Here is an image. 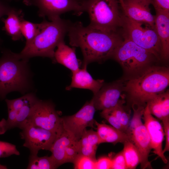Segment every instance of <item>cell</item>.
<instances>
[{
  "instance_id": "13",
  "label": "cell",
  "mask_w": 169,
  "mask_h": 169,
  "mask_svg": "<svg viewBox=\"0 0 169 169\" xmlns=\"http://www.w3.org/2000/svg\"><path fill=\"white\" fill-rule=\"evenodd\" d=\"M123 80H119L103 85L91 100L96 110H103L125 103Z\"/></svg>"
},
{
  "instance_id": "8",
  "label": "cell",
  "mask_w": 169,
  "mask_h": 169,
  "mask_svg": "<svg viewBox=\"0 0 169 169\" xmlns=\"http://www.w3.org/2000/svg\"><path fill=\"white\" fill-rule=\"evenodd\" d=\"M132 107L133 110V116L126 133L139 152L141 168L152 169L148 160L149 154L152 150L150 138L146 127L141 121L146 106L133 105Z\"/></svg>"
},
{
  "instance_id": "32",
  "label": "cell",
  "mask_w": 169,
  "mask_h": 169,
  "mask_svg": "<svg viewBox=\"0 0 169 169\" xmlns=\"http://www.w3.org/2000/svg\"><path fill=\"white\" fill-rule=\"evenodd\" d=\"M111 169H126V165L123 151L112 158Z\"/></svg>"
},
{
  "instance_id": "15",
  "label": "cell",
  "mask_w": 169,
  "mask_h": 169,
  "mask_svg": "<svg viewBox=\"0 0 169 169\" xmlns=\"http://www.w3.org/2000/svg\"><path fill=\"white\" fill-rule=\"evenodd\" d=\"M124 14L130 19L155 29V16L149 6L129 0H118Z\"/></svg>"
},
{
  "instance_id": "21",
  "label": "cell",
  "mask_w": 169,
  "mask_h": 169,
  "mask_svg": "<svg viewBox=\"0 0 169 169\" xmlns=\"http://www.w3.org/2000/svg\"><path fill=\"white\" fill-rule=\"evenodd\" d=\"M23 14L21 10L13 8L7 15V18L2 19L4 23L2 30L10 36L13 41L23 38L21 31V23L23 19Z\"/></svg>"
},
{
  "instance_id": "29",
  "label": "cell",
  "mask_w": 169,
  "mask_h": 169,
  "mask_svg": "<svg viewBox=\"0 0 169 169\" xmlns=\"http://www.w3.org/2000/svg\"><path fill=\"white\" fill-rule=\"evenodd\" d=\"M101 116L105 119L112 126L126 133V131L114 114L112 108L102 110L100 113Z\"/></svg>"
},
{
  "instance_id": "37",
  "label": "cell",
  "mask_w": 169,
  "mask_h": 169,
  "mask_svg": "<svg viewBox=\"0 0 169 169\" xmlns=\"http://www.w3.org/2000/svg\"><path fill=\"white\" fill-rule=\"evenodd\" d=\"M139 3L147 6H149L151 4H152V0H129Z\"/></svg>"
},
{
  "instance_id": "3",
  "label": "cell",
  "mask_w": 169,
  "mask_h": 169,
  "mask_svg": "<svg viewBox=\"0 0 169 169\" xmlns=\"http://www.w3.org/2000/svg\"><path fill=\"white\" fill-rule=\"evenodd\" d=\"M2 53L0 58V99H4L13 91L23 95L32 92L33 74L29 59H20L8 49H3Z\"/></svg>"
},
{
  "instance_id": "23",
  "label": "cell",
  "mask_w": 169,
  "mask_h": 169,
  "mask_svg": "<svg viewBox=\"0 0 169 169\" xmlns=\"http://www.w3.org/2000/svg\"><path fill=\"white\" fill-rule=\"evenodd\" d=\"M73 140H74L63 128L57 134L50 151L52 153L51 156L58 167L65 163V150L68 146Z\"/></svg>"
},
{
  "instance_id": "16",
  "label": "cell",
  "mask_w": 169,
  "mask_h": 169,
  "mask_svg": "<svg viewBox=\"0 0 169 169\" xmlns=\"http://www.w3.org/2000/svg\"><path fill=\"white\" fill-rule=\"evenodd\" d=\"M155 29L161 47V59L167 61L169 58V11L155 8Z\"/></svg>"
},
{
  "instance_id": "10",
  "label": "cell",
  "mask_w": 169,
  "mask_h": 169,
  "mask_svg": "<svg viewBox=\"0 0 169 169\" xmlns=\"http://www.w3.org/2000/svg\"><path fill=\"white\" fill-rule=\"evenodd\" d=\"M27 124L39 127L57 133L63 129L62 118L49 101L39 100L28 119Z\"/></svg>"
},
{
  "instance_id": "12",
  "label": "cell",
  "mask_w": 169,
  "mask_h": 169,
  "mask_svg": "<svg viewBox=\"0 0 169 169\" xmlns=\"http://www.w3.org/2000/svg\"><path fill=\"white\" fill-rule=\"evenodd\" d=\"M21 129V138L24 140L23 146L29 149L32 155H38L41 150L50 151L57 136L54 132L29 124Z\"/></svg>"
},
{
  "instance_id": "31",
  "label": "cell",
  "mask_w": 169,
  "mask_h": 169,
  "mask_svg": "<svg viewBox=\"0 0 169 169\" xmlns=\"http://www.w3.org/2000/svg\"><path fill=\"white\" fill-rule=\"evenodd\" d=\"M77 141L73 140L67 146L65 151V163H73L78 156Z\"/></svg>"
},
{
  "instance_id": "28",
  "label": "cell",
  "mask_w": 169,
  "mask_h": 169,
  "mask_svg": "<svg viewBox=\"0 0 169 169\" xmlns=\"http://www.w3.org/2000/svg\"><path fill=\"white\" fill-rule=\"evenodd\" d=\"M96 160L89 156L78 155L73 163L76 169H95Z\"/></svg>"
},
{
  "instance_id": "25",
  "label": "cell",
  "mask_w": 169,
  "mask_h": 169,
  "mask_svg": "<svg viewBox=\"0 0 169 169\" xmlns=\"http://www.w3.org/2000/svg\"><path fill=\"white\" fill-rule=\"evenodd\" d=\"M58 168L51 156L38 157V155H30L27 169H55Z\"/></svg>"
},
{
  "instance_id": "26",
  "label": "cell",
  "mask_w": 169,
  "mask_h": 169,
  "mask_svg": "<svg viewBox=\"0 0 169 169\" xmlns=\"http://www.w3.org/2000/svg\"><path fill=\"white\" fill-rule=\"evenodd\" d=\"M41 23H34L25 20H22L21 23V31L26 39L25 45L32 41L39 32Z\"/></svg>"
},
{
  "instance_id": "1",
  "label": "cell",
  "mask_w": 169,
  "mask_h": 169,
  "mask_svg": "<svg viewBox=\"0 0 169 169\" xmlns=\"http://www.w3.org/2000/svg\"><path fill=\"white\" fill-rule=\"evenodd\" d=\"M67 33L70 44L81 50L83 68H87L92 62H102L111 58L123 39L120 32H106L84 26L80 22H71Z\"/></svg>"
},
{
  "instance_id": "11",
  "label": "cell",
  "mask_w": 169,
  "mask_h": 169,
  "mask_svg": "<svg viewBox=\"0 0 169 169\" xmlns=\"http://www.w3.org/2000/svg\"><path fill=\"white\" fill-rule=\"evenodd\" d=\"M96 110L90 100L86 102L76 113L62 117L63 129L76 141L81 137L86 127L94 126V116Z\"/></svg>"
},
{
  "instance_id": "33",
  "label": "cell",
  "mask_w": 169,
  "mask_h": 169,
  "mask_svg": "<svg viewBox=\"0 0 169 169\" xmlns=\"http://www.w3.org/2000/svg\"><path fill=\"white\" fill-rule=\"evenodd\" d=\"M112 158L110 157L102 156L96 160L95 169H111Z\"/></svg>"
},
{
  "instance_id": "36",
  "label": "cell",
  "mask_w": 169,
  "mask_h": 169,
  "mask_svg": "<svg viewBox=\"0 0 169 169\" xmlns=\"http://www.w3.org/2000/svg\"><path fill=\"white\" fill-rule=\"evenodd\" d=\"M152 4L154 8L169 11V0H152Z\"/></svg>"
},
{
  "instance_id": "5",
  "label": "cell",
  "mask_w": 169,
  "mask_h": 169,
  "mask_svg": "<svg viewBox=\"0 0 169 169\" xmlns=\"http://www.w3.org/2000/svg\"><path fill=\"white\" fill-rule=\"evenodd\" d=\"M84 5L90 21L88 26L106 32H120L124 14L118 0H85Z\"/></svg>"
},
{
  "instance_id": "38",
  "label": "cell",
  "mask_w": 169,
  "mask_h": 169,
  "mask_svg": "<svg viewBox=\"0 0 169 169\" xmlns=\"http://www.w3.org/2000/svg\"><path fill=\"white\" fill-rule=\"evenodd\" d=\"M7 169V167L6 166L0 164V169Z\"/></svg>"
},
{
  "instance_id": "22",
  "label": "cell",
  "mask_w": 169,
  "mask_h": 169,
  "mask_svg": "<svg viewBox=\"0 0 169 169\" xmlns=\"http://www.w3.org/2000/svg\"><path fill=\"white\" fill-rule=\"evenodd\" d=\"M146 104L151 114L158 120L169 118V90L155 95Z\"/></svg>"
},
{
  "instance_id": "19",
  "label": "cell",
  "mask_w": 169,
  "mask_h": 169,
  "mask_svg": "<svg viewBox=\"0 0 169 169\" xmlns=\"http://www.w3.org/2000/svg\"><path fill=\"white\" fill-rule=\"evenodd\" d=\"M97 133L100 144L109 143L114 145L118 143H123L131 141L129 136L125 132L120 131L111 125L100 123L95 120Z\"/></svg>"
},
{
  "instance_id": "6",
  "label": "cell",
  "mask_w": 169,
  "mask_h": 169,
  "mask_svg": "<svg viewBox=\"0 0 169 169\" xmlns=\"http://www.w3.org/2000/svg\"><path fill=\"white\" fill-rule=\"evenodd\" d=\"M123 38L111 58L117 62L127 73L136 74L158 61L149 51L129 39Z\"/></svg>"
},
{
  "instance_id": "18",
  "label": "cell",
  "mask_w": 169,
  "mask_h": 169,
  "mask_svg": "<svg viewBox=\"0 0 169 169\" xmlns=\"http://www.w3.org/2000/svg\"><path fill=\"white\" fill-rule=\"evenodd\" d=\"M57 47L54 54V63L63 65L72 72L80 68L81 62L77 58L75 47H69L65 44L64 40L60 42Z\"/></svg>"
},
{
  "instance_id": "35",
  "label": "cell",
  "mask_w": 169,
  "mask_h": 169,
  "mask_svg": "<svg viewBox=\"0 0 169 169\" xmlns=\"http://www.w3.org/2000/svg\"><path fill=\"white\" fill-rule=\"evenodd\" d=\"M13 7L9 6L8 4L3 0H0V19L3 16L7 15ZM2 42V40L0 37V44Z\"/></svg>"
},
{
  "instance_id": "9",
  "label": "cell",
  "mask_w": 169,
  "mask_h": 169,
  "mask_svg": "<svg viewBox=\"0 0 169 169\" xmlns=\"http://www.w3.org/2000/svg\"><path fill=\"white\" fill-rule=\"evenodd\" d=\"M79 0H23L27 6H33L38 9L39 17H47L52 21L66 12L73 11L77 15L85 12L84 3Z\"/></svg>"
},
{
  "instance_id": "30",
  "label": "cell",
  "mask_w": 169,
  "mask_h": 169,
  "mask_svg": "<svg viewBox=\"0 0 169 169\" xmlns=\"http://www.w3.org/2000/svg\"><path fill=\"white\" fill-rule=\"evenodd\" d=\"M20 154L15 145L0 141V158L7 157L13 155L18 156Z\"/></svg>"
},
{
  "instance_id": "4",
  "label": "cell",
  "mask_w": 169,
  "mask_h": 169,
  "mask_svg": "<svg viewBox=\"0 0 169 169\" xmlns=\"http://www.w3.org/2000/svg\"><path fill=\"white\" fill-rule=\"evenodd\" d=\"M71 22L60 17L50 22L41 23L40 31L34 39L25 45L22 51L16 53L20 59H28L35 57H48L54 63V49L64 40Z\"/></svg>"
},
{
  "instance_id": "39",
  "label": "cell",
  "mask_w": 169,
  "mask_h": 169,
  "mask_svg": "<svg viewBox=\"0 0 169 169\" xmlns=\"http://www.w3.org/2000/svg\"><path fill=\"white\" fill-rule=\"evenodd\" d=\"M79 0L81 1H84L85 0Z\"/></svg>"
},
{
  "instance_id": "34",
  "label": "cell",
  "mask_w": 169,
  "mask_h": 169,
  "mask_svg": "<svg viewBox=\"0 0 169 169\" xmlns=\"http://www.w3.org/2000/svg\"><path fill=\"white\" fill-rule=\"evenodd\" d=\"M162 121L165 136V145L163 150V153L164 154L165 152L169 151V118L163 120Z\"/></svg>"
},
{
  "instance_id": "7",
  "label": "cell",
  "mask_w": 169,
  "mask_h": 169,
  "mask_svg": "<svg viewBox=\"0 0 169 169\" xmlns=\"http://www.w3.org/2000/svg\"><path fill=\"white\" fill-rule=\"evenodd\" d=\"M120 31L123 38L129 39L149 51L158 61L161 60V45L155 29L134 21L124 14Z\"/></svg>"
},
{
  "instance_id": "14",
  "label": "cell",
  "mask_w": 169,
  "mask_h": 169,
  "mask_svg": "<svg viewBox=\"0 0 169 169\" xmlns=\"http://www.w3.org/2000/svg\"><path fill=\"white\" fill-rule=\"evenodd\" d=\"M142 116L144 124L150 138L153 152L159 157L164 163H166L168 161L163 152L162 143L164 134L162 125L151 114L147 104L145 108Z\"/></svg>"
},
{
  "instance_id": "2",
  "label": "cell",
  "mask_w": 169,
  "mask_h": 169,
  "mask_svg": "<svg viewBox=\"0 0 169 169\" xmlns=\"http://www.w3.org/2000/svg\"><path fill=\"white\" fill-rule=\"evenodd\" d=\"M123 83L124 92L131 105L146 106L151 99L168 86L169 68L152 65Z\"/></svg>"
},
{
  "instance_id": "20",
  "label": "cell",
  "mask_w": 169,
  "mask_h": 169,
  "mask_svg": "<svg viewBox=\"0 0 169 169\" xmlns=\"http://www.w3.org/2000/svg\"><path fill=\"white\" fill-rule=\"evenodd\" d=\"M100 144L97 132L92 129L86 130L77 142L78 155L88 156L96 160V153Z\"/></svg>"
},
{
  "instance_id": "27",
  "label": "cell",
  "mask_w": 169,
  "mask_h": 169,
  "mask_svg": "<svg viewBox=\"0 0 169 169\" xmlns=\"http://www.w3.org/2000/svg\"><path fill=\"white\" fill-rule=\"evenodd\" d=\"M120 103L112 108L113 111L126 131L130 124V112L124 105Z\"/></svg>"
},
{
  "instance_id": "17",
  "label": "cell",
  "mask_w": 169,
  "mask_h": 169,
  "mask_svg": "<svg viewBox=\"0 0 169 169\" xmlns=\"http://www.w3.org/2000/svg\"><path fill=\"white\" fill-rule=\"evenodd\" d=\"M70 84L66 87L70 90L73 88L88 89L94 95L97 93L105 84L103 79H94L87 70V68H83L72 72Z\"/></svg>"
},
{
  "instance_id": "24",
  "label": "cell",
  "mask_w": 169,
  "mask_h": 169,
  "mask_svg": "<svg viewBox=\"0 0 169 169\" xmlns=\"http://www.w3.org/2000/svg\"><path fill=\"white\" fill-rule=\"evenodd\" d=\"M122 150L125 158L127 169H135L141 162L139 152L133 142L131 141L123 143Z\"/></svg>"
}]
</instances>
